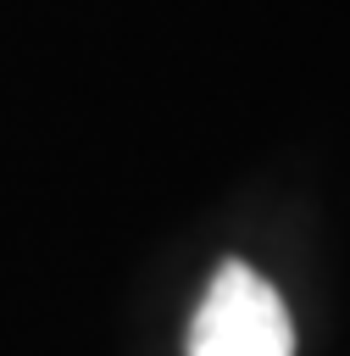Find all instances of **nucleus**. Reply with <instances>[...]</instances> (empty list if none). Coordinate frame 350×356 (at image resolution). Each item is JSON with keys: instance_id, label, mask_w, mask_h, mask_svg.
Wrapping results in <instances>:
<instances>
[{"instance_id": "f257e3e1", "label": "nucleus", "mask_w": 350, "mask_h": 356, "mask_svg": "<svg viewBox=\"0 0 350 356\" xmlns=\"http://www.w3.org/2000/svg\"><path fill=\"white\" fill-rule=\"evenodd\" d=\"M189 356H294L283 295L244 261H222L194 306Z\"/></svg>"}]
</instances>
